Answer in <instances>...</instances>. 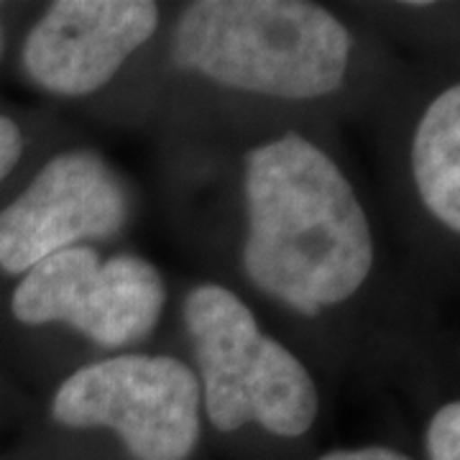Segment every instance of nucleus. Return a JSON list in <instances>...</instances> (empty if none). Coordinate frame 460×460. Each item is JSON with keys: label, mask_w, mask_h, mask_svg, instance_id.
Returning <instances> with one entry per match:
<instances>
[{"label": "nucleus", "mask_w": 460, "mask_h": 460, "mask_svg": "<svg viewBox=\"0 0 460 460\" xmlns=\"http://www.w3.org/2000/svg\"><path fill=\"white\" fill-rule=\"evenodd\" d=\"M243 184L248 279L302 314L358 292L374 263L371 228L325 151L287 133L248 154Z\"/></svg>", "instance_id": "nucleus-1"}, {"label": "nucleus", "mask_w": 460, "mask_h": 460, "mask_svg": "<svg viewBox=\"0 0 460 460\" xmlns=\"http://www.w3.org/2000/svg\"><path fill=\"white\" fill-rule=\"evenodd\" d=\"M350 33L330 11L302 0H198L174 31V62L215 83L266 98L335 93Z\"/></svg>", "instance_id": "nucleus-2"}, {"label": "nucleus", "mask_w": 460, "mask_h": 460, "mask_svg": "<svg viewBox=\"0 0 460 460\" xmlns=\"http://www.w3.org/2000/svg\"><path fill=\"white\" fill-rule=\"evenodd\" d=\"M205 392V410L220 432L248 422L296 438L313 428L317 389L307 368L263 335L246 305L226 287L202 284L184 302Z\"/></svg>", "instance_id": "nucleus-3"}, {"label": "nucleus", "mask_w": 460, "mask_h": 460, "mask_svg": "<svg viewBox=\"0 0 460 460\" xmlns=\"http://www.w3.org/2000/svg\"><path fill=\"white\" fill-rule=\"evenodd\" d=\"M199 378L172 356H120L84 366L54 396L65 428H108L136 460H184L199 438Z\"/></svg>", "instance_id": "nucleus-4"}, {"label": "nucleus", "mask_w": 460, "mask_h": 460, "mask_svg": "<svg viewBox=\"0 0 460 460\" xmlns=\"http://www.w3.org/2000/svg\"><path fill=\"white\" fill-rule=\"evenodd\" d=\"M162 274L138 256L100 263L93 248L51 253L26 271L13 295V314L23 325L65 323L102 348L146 338L164 310Z\"/></svg>", "instance_id": "nucleus-5"}, {"label": "nucleus", "mask_w": 460, "mask_h": 460, "mask_svg": "<svg viewBox=\"0 0 460 460\" xmlns=\"http://www.w3.org/2000/svg\"><path fill=\"white\" fill-rule=\"evenodd\" d=\"M126 223V192L93 151L54 156L0 213V269L23 274L51 253L111 238Z\"/></svg>", "instance_id": "nucleus-6"}, {"label": "nucleus", "mask_w": 460, "mask_h": 460, "mask_svg": "<svg viewBox=\"0 0 460 460\" xmlns=\"http://www.w3.org/2000/svg\"><path fill=\"white\" fill-rule=\"evenodd\" d=\"M159 26L148 0H59L23 44V66L54 95L83 98L113 80Z\"/></svg>", "instance_id": "nucleus-7"}, {"label": "nucleus", "mask_w": 460, "mask_h": 460, "mask_svg": "<svg viewBox=\"0 0 460 460\" xmlns=\"http://www.w3.org/2000/svg\"><path fill=\"white\" fill-rule=\"evenodd\" d=\"M411 172L429 213L460 230V90L432 100L411 144Z\"/></svg>", "instance_id": "nucleus-8"}, {"label": "nucleus", "mask_w": 460, "mask_h": 460, "mask_svg": "<svg viewBox=\"0 0 460 460\" xmlns=\"http://www.w3.org/2000/svg\"><path fill=\"white\" fill-rule=\"evenodd\" d=\"M429 460H460V404L450 402L428 428Z\"/></svg>", "instance_id": "nucleus-9"}, {"label": "nucleus", "mask_w": 460, "mask_h": 460, "mask_svg": "<svg viewBox=\"0 0 460 460\" xmlns=\"http://www.w3.org/2000/svg\"><path fill=\"white\" fill-rule=\"evenodd\" d=\"M21 148H23V138L18 126L11 118L0 115V180H5V174L16 166L21 159Z\"/></svg>", "instance_id": "nucleus-10"}, {"label": "nucleus", "mask_w": 460, "mask_h": 460, "mask_svg": "<svg viewBox=\"0 0 460 460\" xmlns=\"http://www.w3.org/2000/svg\"><path fill=\"white\" fill-rule=\"evenodd\" d=\"M320 460H410L402 453H394L389 447H363V450H338L328 453Z\"/></svg>", "instance_id": "nucleus-11"}, {"label": "nucleus", "mask_w": 460, "mask_h": 460, "mask_svg": "<svg viewBox=\"0 0 460 460\" xmlns=\"http://www.w3.org/2000/svg\"><path fill=\"white\" fill-rule=\"evenodd\" d=\"M0 49H3V29H0Z\"/></svg>", "instance_id": "nucleus-12"}]
</instances>
